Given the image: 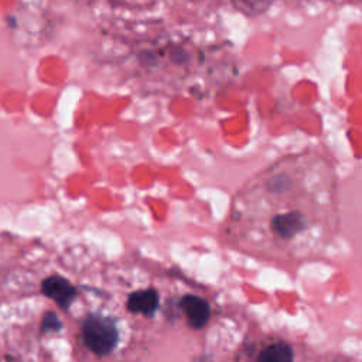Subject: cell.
I'll return each mask as SVG.
<instances>
[{"label":"cell","instance_id":"obj_1","mask_svg":"<svg viewBox=\"0 0 362 362\" xmlns=\"http://www.w3.org/2000/svg\"><path fill=\"white\" fill-rule=\"evenodd\" d=\"M82 337L85 345L96 355H109L117 345L119 332L112 318L90 314L82 324Z\"/></svg>","mask_w":362,"mask_h":362},{"label":"cell","instance_id":"obj_2","mask_svg":"<svg viewBox=\"0 0 362 362\" xmlns=\"http://www.w3.org/2000/svg\"><path fill=\"white\" fill-rule=\"evenodd\" d=\"M41 291L45 297L55 301L62 310L69 308L76 297V288L61 276H49L41 283Z\"/></svg>","mask_w":362,"mask_h":362},{"label":"cell","instance_id":"obj_3","mask_svg":"<svg viewBox=\"0 0 362 362\" xmlns=\"http://www.w3.org/2000/svg\"><path fill=\"white\" fill-rule=\"evenodd\" d=\"M307 226L305 216L300 211H286L276 214L270 221L272 230L281 239H291Z\"/></svg>","mask_w":362,"mask_h":362},{"label":"cell","instance_id":"obj_4","mask_svg":"<svg viewBox=\"0 0 362 362\" xmlns=\"http://www.w3.org/2000/svg\"><path fill=\"white\" fill-rule=\"evenodd\" d=\"M181 308L188 320V324L194 329H201L209 320V304L197 296H184L181 298Z\"/></svg>","mask_w":362,"mask_h":362},{"label":"cell","instance_id":"obj_5","mask_svg":"<svg viewBox=\"0 0 362 362\" xmlns=\"http://www.w3.org/2000/svg\"><path fill=\"white\" fill-rule=\"evenodd\" d=\"M157 305H158V294L153 288L134 291L127 298V310L136 314L150 315L157 310Z\"/></svg>","mask_w":362,"mask_h":362},{"label":"cell","instance_id":"obj_6","mask_svg":"<svg viewBox=\"0 0 362 362\" xmlns=\"http://www.w3.org/2000/svg\"><path fill=\"white\" fill-rule=\"evenodd\" d=\"M257 362H293V351L287 344L276 342L259 354Z\"/></svg>","mask_w":362,"mask_h":362},{"label":"cell","instance_id":"obj_7","mask_svg":"<svg viewBox=\"0 0 362 362\" xmlns=\"http://www.w3.org/2000/svg\"><path fill=\"white\" fill-rule=\"evenodd\" d=\"M62 327L61 321L54 313H45L41 321V331L48 332V331H59Z\"/></svg>","mask_w":362,"mask_h":362}]
</instances>
